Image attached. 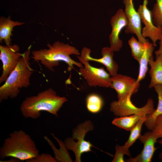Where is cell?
Listing matches in <instances>:
<instances>
[{
    "instance_id": "obj_1",
    "label": "cell",
    "mask_w": 162,
    "mask_h": 162,
    "mask_svg": "<svg viewBox=\"0 0 162 162\" xmlns=\"http://www.w3.org/2000/svg\"><path fill=\"white\" fill-rule=\"evenodd\" d=\"M67 100L66 98L60 96L53 88H49L36 95L26 98L20 105V110L26 118L37 119L43 111L57 117L58 111Z\"/></svg>"
},
{
    "instance_id": "obj_2",
    "label": "cell",
    "mask_w": 162,
    "mask_h": 162,
    "mask_svg": "<svg viewBox=\"0 0 162 162\" xmlns=\"http://www.w3.org/2000/svg\"><path fill=\"white\" fill-rule=\"evenodd\" d=\"M47 46L48 49H40L31 52V58L34 62H40L46 68L52 72L55 71L54 67L58 66L61 61L67 64L68 71L74 69V65L79 68L83 67L81 62L76 61L70 57L71 55H80L75 47L59 41L54 42L52 45L48 44Z\"/></svg>"
},
{
    "instance_id": "obj_3",
    "label": "cell",
    "mask_w": 162,
    "mask_h": 162,
    "mask_svg": "<svg viewBox=\"0 0 162 162\" xmlns=\"http://www.w3.org/2000/svg\"><path fill=\"white\" fill-rule=\"evenodd\" d=\"M31 46L30 45L22 53L17 66L0 87V103L9 98H15L21 89L30 85V78L34 71L29 61Z\"/></svg>"
},
{
    "instance_id": "obj_4",
    "label": "cell",
    "mask_w": 162,
    "mask_h": 162,
    "mask_svg": "<svg viewBox=\"0 0 162 162\" xmlns=\"http://www.w3.org/2000/svg\"><path fill=\"white\" fill-rule=\"evenodd\" d=\"M34 142L22 130H14L4 140L0 148V158L13 157L21 161L32 159L39 154Z\"/></svg>"
},
{
    "instance_id": "obj_5",
    "label": "cell",
    "mask_w": 162,
    "mask_h": 162,
    "mask_svg": "<svg viewBox=\"0 0 162 162\" xmlns=\"http://www.w3.org/2000/svg\"><path fill=\"white\" fill-rule=\"evenodd\" d=\"M93 126L89 120H87L80 124L74 130L72 137L65 139L64 143L68 150L73 151L75 155L76 162H81V157L84 152L92 151L91 148L94 146L89 141L84 139L86 134L92 130Z\"/></svg>"
},
{
    "instance_id": "obj_6",
    "label": "cell",
    "mask_w": 162,
    "mask_h": 162,
    "mask_svg": "<svg viewBox=\"0 0 162 162\" xmlns=\"http://www.w3.org/2000/svg\"><path fill=\"white\" fill-rule=\"evenodd\" d=\"M77 57L84 65L83 67L80 68L79 73L86 80L89 86L111 88V76L104 68L94 67L82 56Z\"/></svg>"
},
{
    "instance_id": "obj_7",
    "label": "cell",
    "mask_w": 162,
    "mask_h": 162,
    "mask_svg": "<svg viewBox=\"0 0 162 162\" xmlns=\"http://www.w3.org/2000/svg\"><path fill=\"white\" fill-rule=\"evenodd\" d=\"M136 80L132 77L121 74L111 77L112 87L117 94L118 100L116 103L120 106H125L132 104L130 98L136 93L139 87L136 84Z\"/></svg>"
},
{
    "instance_id": "obj_8",
    "label": "cell",
    "mask_w": 162,
    "mask_h": 162,
    "mask_svg": "<svg viewBox=\"0 0 162 162\" xmlns=\"http://www.w3.org/2000/svg\"><path fill=\"white\" fill-rule=\"evenodd\" d=\"M20 48L16 44L9 46L0 45V59L2 64V73L0 84L4 82L17 66L22 53L19 52Z\"/></svg>"
},
{
    "instance_id": "obj_9",
    "label": "cell",
    "mask_w": 162,
    "mask_h": 162,
    "mask_svg": "<svg viewBox=\"0 0 162 162\" xmlns=\"http://www.w3.org/2000/svg\"><path fill=\"white\" fill-rule=\"evenodd\" d=\"M148 3V0H144L142 4L140 5L137 11L145 25L142 30V36L145 38H149L153 45L156 46L157 41L160 40L162 28L157 27L154 24L151 11L147 7Z\"/></svg>"
},
{
    "instance_id": "obj_10",
    "label": "cell",
    "mask_w": 162,
    "mask_h": 162,
    "mask_svg": "<svg viewBox=\"0 0 162 162\" xmlns=\"http://www.w3.org/2000/svg\"><path fill=\"white\" fill-rule=\"evenodd\" d=\"M123 2L125 5L124 12L128 22L125 27V33L135 34L138 40L142 43L149 42L142 35L141 17L134 8L133 0H123Z\"/></svg>"
},
{
    "instance_id": "obj_11",
    "label": "cell",
    "mask_w": 162,
    "mask_h": 162,
    "mask_svg": "<svg viewBox=\"0 0 162 162\" xmlns=\"http://www.w3.org/2000/svg\"><path fill=\"white\" fill-rule=\"evenodd\" d=\"M128 23L124 11L122 9H118L111 19L110 23L112 29L109 39L110 47L114 52L119 51L122 46L123 41L119 38V35Z\"/></svg>"
},
{
    "instance_id": "obj_12",
    "label": "cell",
    "mask_w": 162,
    "mask_h": 162,
    "mask_svg": "<svg viewBox=\"0 0 162 162\" xmlns=\"http://www.w3.org/2000/svg\"><path fill=\"white\" fill-rule=\"evenodd\" d=\"M91 50L86 47L82 50L80 56L88 61H92L100 63L105 66L111 77L118 74V66L113 58L114 51L108 47L102 48L101 52L102 57L97 58L91 56Z\"/></svg>"
},
{
    "instance_id": "obj_13",
    "label": "cell",
    "mask_w": 162,
    "mask_h": 162,
    "mask_svg": "<svg viewBox=\"0 0 162 162\" xmlns=\"http://www.w3.org/2000/svg\"><path fill=\"white\" fill-rule=\"evenodd\" d=\"M138 139L144 145L142 150L136 156L130 157L126 159L125 162H151L154 152L157 149L155 147V144L157 142V140L153 136L152 131L150 130L141 135Z\"/></svg>"
},
{
    "instance_id": "obj_14",
    "label": "cell",
    "mask_w": 162,
    "mask_h": 162,
    "mask_svg": "<svg viewBox=\"0 0 162 162\" xmlns=\"http://www.w3.org/2000/svg\"><path fill=\"white\" fill-rule=\"evenodd\" d=\"M23 22L14 21L9 16L7 18L1 16L0 18V42L3 40L6 45L9 46L11 44L12 35V33L14 28L16 26H20L24 24Z\"/></svg>"
},
{
    "instance_id": "obj_15",
    "label": "cell",
    "mask_w": 162,
    "mask_h": 162,
    "mask_svg": "<svg viewBox=\"0 0 162 162\" xmlns=\"http://www.w3.org/2000/svg\"><path fill=\"white\" fill-rule=\"evenodd\" d=\"M148 64L150 67L149 73L151 77L149 88H152L157 85H162V55H156L155 60L153 56L151 57Z\"/></svg>"
},
{
    "instance_id": "obj_16",
    "label": "cell",
    "mask_w": 162,
    "mask_h": 162,
    "mask_svg": "<svg viewBox=\"0 0 162 162\" xmlns=\"http://www.w3.org/2000/svg\"><path fill=\"white\" fill-rule=\"evenodd\" d=\"M144 50L139 63L140 67L139 74L136 81V85L140 87V82L144 79L148 70V64L151 57L153 56L154 46L152 43L148 42L144 43Z\"/></svg>"
},
{
    "instance_id": "obj_17",
    "label": "cell",
    "mask_w": 162,
    "mask_h": 162,
    "mask_svg": "<svg viewBox=\"0 0 162 162\" xmlns=\"http://www.w3.org/2000/svg\"><path fill=\"white\" fill-rule=\"evenodd\" d=\"M146 119V116L142 118L136 124L134 128L130 131V134L129 138L125 143L122 146L117 145L115 147L117 148L124 154L131 157L129 149L138 139L140 136L142 127L143 124Z\"/></svg>"
},
{
    "instance_id": "obj_18",
    "label": "cell",
    "mask_w": 162,
    "mask_h": 162,
    "mask_svg": "<svg viewBox=\"0 0 162 162\" xmlns=\"http://www.w3.org/2000/svg\"><path fill=\"white\" fill-rule=\"evenodd\" d=\"M146 116L145 114L140 113L119 117L114 118L112 122V124L118 128L130 131L138 122Z\"/></svg>"
},
{
    "instance_id": "obj_19",
    "label": "cell",
    "mask_w": 162,
    "mask_h": 162,
    "mask_svg": "<svg viewBox=\"0 0 162 162\" xmlns=\"http://www.w3.org/2000/svg\"><path fill=\"white\" fill-rule=\"evenodd\" d=\"M154 88L158 95L157 106L152 114L146 116V119L144 123L146 126L150 131L154 128L157 118L162 115V85H156Z\"/></svg>"
},
{
    "instance_id": "obj_20",
    "label": "cell",
    "mask_w": 162,
    "mask_h": 162,
    "mask_svg": "<svg viewBox=\"0 0 162 162\" xmlns=\"http://www.w3.org/2000/svg\"><path fill=\"white\" fill-rule=\"evenodd\" d=\"M54 138L58 142L60 146L59 149L56 148L52 141L46 136H44V139L50 146L53 150L55 158L57 162H70L72 161L67 150L64 142L60 140L52 134Z\"/></svg>"
},
{
    "instance_id": "obj_21",
    "label": "cell",
    "mask_w": 162,
    "mask_h": 162,
    "mask_svg": "<svg viewBox=\"0 0 162 162\" xmlns=\"http://www.w3.org/2000/svg\"><path fill=\"white\" fill-rule=\"evenodd\" d=\"M86 103L88 110L92 113H96L102 109L104 101L100 96L97 94L92 93L87 96Z\"/></svg>"
},
{
    "instance_id": "obj_22",
    "label": "cell",
    "mask_w": 162,
    "mask_h": 162,
    "mask_svg": "<svg viewBox=\"0 0 162 162\" xmlns=\"http://www.w3.org/2000/svg\"><path fill=\"white\" fill-rule=\"evenodd\" d=\"M128 43L131 48L132 57L139 63L144 50V43L138 41L133 36L129 40Z\"/></svg>"
},
{
    "instance_id": "obj_23",
    "label": "cell",
    "mask_w": 162,
    "mask_h": 162,
    "mask_svg": "<svg viewBox=\"0 0 162 162\" xmlns=\"http://www.w3.org/2000/svg\"><path fill=\"white\" fill-rule=\"evenodd\" d=\"M150 11L153 22L157 27L162 28V0H156Z\"/></svg>"
},
{
    "instance_id": "obj_24",
    "label": "cell",
    "mask_w": 162,
    "mask_h": 162,
    "mask_svg": "<svg viewBox=\"0 0 162 162\" xmlns=\"http://www.w3.org/2000/svg\"><path fill=\"white\" fill-rule=\"evenodd\" d=\"M152 131L153 135L156 139L158 140L162 138V115L157 118L154 128Z\"/></svg>"
},
{
    "instance_id": "obj_25",
    "label": "cell",
    "mask_w": 162,
    "mask_h": 162,
    "mask_svg": "<svg viewBox=\"0 0 162 162\" xmlns=\"http://www.w3.org/2000/svg\"><path fill=\"white\" fill-rule=\"evenodd\" d=\"M27 162H56V160L51 154L47 153H42L37 157L27 160Z\"/></svg>"
},
{
    "instance_id": "obj_26",
    "label": "cell",
    "mask_w": 162,
    "mask_h": 162,
    "mask_svg": "<svg viewBox=\"0 0 162 162\" xmlns=\"http://www.w3.org/2000/svg\"><path fill=\"white\" fill-rule=\"evenodd\" d=\"M116 152L112 162H124L125 160L124 158V154L117 148L115 147Z\"/></svg>"
},
{
    "instance_id": "obj_27",
    "label": "cell",
    "mask_w": 162,
    "mask_h": 162,
    "mask_svg": "<svg viewBox=\"0 0 162 162\" xmlns=\"http://www.w3.org/2000/svg\"><path fill=\"white\" fill-rule=\"evenodd\" d=\"M159 43V46L158 49L155 52V55L161 54L162 55V29L160 37Z\"/></svg>"
},
{
    "instance_id": "obj_28",
    "label": "cell",
    "mask_w": 162,
    "mask_h": 162,
    "mask_svg": "<svg viewBox=\"0 0 162 162\" xmlns=\"http://www.w3.org/2000/svg\"><path fill=\"white\" fill-rule=\"evenodd\" d=\"M10 158L8 160H6V161H2V162H20L21 161L19 160V159L13 158V157H10Z\"/></svg>"
},
{
    "instance_id": "obj_29",
    "label": "cell",
    "mask_w": 162,
    "mask_h": 162,
    "mask_svg": "<svg viewBox=\"0 0 162 162\" xmlns=\"http://www.w3.org/2000/svg\"><path fill=\"white\" fill-rule=\"evenodd\" d=\"M157 142L162 146V138L157 140ZM159 157L160 159L162 161V150L159 154Z\"/></svg>"
}]
</instances>
